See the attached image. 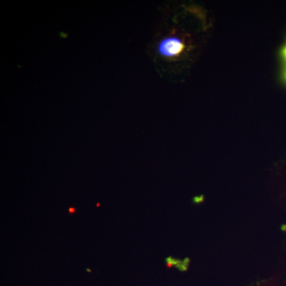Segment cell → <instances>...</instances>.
<instances>
[{"mask_svg":"<svg viewBox=\"0 0 286 286\" xmlns=\"http://www.w3.org/2000/svg\"><path fill=\"white\" fill-rule=\"evenodd\" d=\"M186 45L178 36H169L162 39L158 45V53L167 59L178 58L184 53Z\"/></svg>","mask_w":286,"mask_h":286,"instance_id":"6da1fadb","label":"cell"},{"mask_svg":"<svg viewBox=\"0 0 286 286\" xmlns=\"http://www.w3.org/2000/svg\"><path fill=\"white\" fill-rule=\"evenodd\" d=\"M279 54L282 63V80L286 85V41L285 44L283 45V46L280 49Z\"/></svg>","mask_w":286,"mask_h":286,"instance_id":"7a4b0ae2","label":"cell"},{"mask_svg":"<svg viewBox=\"0 0 286 286\" xmlns=\"http://www.w3.org/2000/svg\"><path fill=\"white\" fill-rule=\"evenodd\" d=\"M68 211H69V212L70 213V214H74V213H75V208H73V207H71V208H69Z\"/></svg>","mask_w":286,"mask_h":286,"instance_id":"3957f363","label":"cell"}]
</instances>
